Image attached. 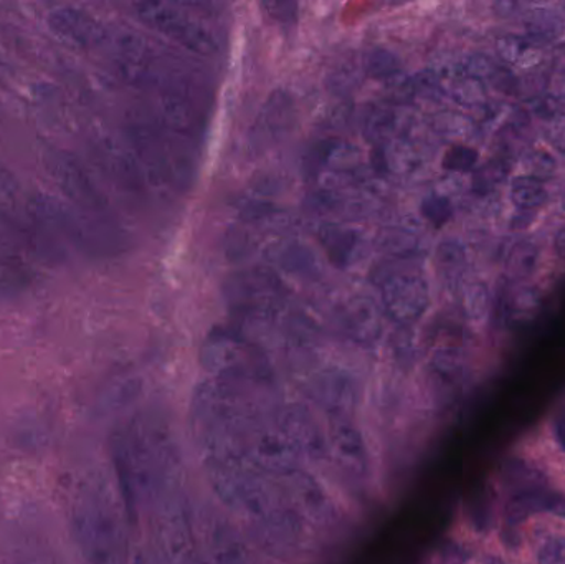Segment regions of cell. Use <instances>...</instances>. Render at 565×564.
Segmentation results:
<instances>
[{
  "mask_svg": "<svg viewBox=\"0 0 565 564\" xmlns=\"http://www.w3.org/2000/svg\"><path fill=\"white\" fill-rule=\"evenodd\" d=\"M76 540L88 564H126V540L115 503L103 490H85L73 510Z\"/></svg>",
  "mask_w": 565,
  "mask_h": 564,
  "instance_id": "1",
  "label": "cell"
},
{
  "mask_svg": "<svg viewBox=\"0 0 565 564\" xmlns=\"http://www.w3.org/2000/svg\"><path fill=\"white\" fill-rule=\"evenodd\" d=\"M136 15L156 32L181 43L192 52L212 55L217 52V42L211 30L188 12L169 2H138L135 6Z\"/></svg>",
  "mask_w": 565,
  "mask_h": 564,
  "instance_id": "2",
  "label": "cell"
},
{
  "mask_svg": "<svg viewBox=\"0 0 565 564\" xmlns=\"http://www.w3.org/2000/svg\"><path fill=\"white\" fill-rule=\"evenodd\" d=\"M49 162L50 171L55 175L56 182L72 199L73 204L82 209L83 214L105 224H115L108 204L79 162L70 158L66 152L50 156Z\"/></svg>",
  "mask_w": 565,
  "mask_h": 564,
  "instance_id": "3",
  "label": "cell"
},
{
  "mask_svg": "<svg viewBox=\"0 0 565 564\" xmlns=\"http://www.w3.org/2000/svg\"><path fill=\"white\" fill-rule=\"evenodd\" d=\"M382 305L385 313L395 323H415L430 307L427 281L414 275L391 278L382 288Z\"/></svg>",
  "mask_w": 565,
  "mask_h": 564,
  "instance_id": "4",
  "label": "cell"
},
{
  "mask_svg": "<svg viewBox=\"0 0 565 564\" xmlns=\"http://www.w3.org/2000/svg\"><path fill=\"white\" fill-rule=\"evenodd\" d=\"M49 25L56 36L82 49L103 45L109 39L108 30L98 19L76 7L53 10Z\"/></svg>",
  "mask_w": 565,
  "mask_h": 564,
  "instance_id": "5",
  "label": "cell"
},
{
  "mask_svg": "<svg viewBox=\"0 0 565 564\" xmlns=\"http://www.w3.org/2000/svg\"><path fill=\"white\" fill-rule=\"evenodd\" d=\"M282 285L264 270L245 272L228 280L227 297L234 307L262 310L280 300Z\"/></svg>",
  "mask_w": 565,
  "mask_h": 564,
  "instance_id": "6",
  "label": "cell"
},
{
  "mask_svg": "<svg viewBox=\"0 0 565 564\" xmlns=\"http://www.w3.org/2000/svg\"><path fill=\"white\" fill-rule=\"evenodd\" d=\"M291 115V102L288 96L282 93L271 96L255 123V129L252 131V146L257 149L267 148L288 128Z\"/></svg>",
  "mask_w": 565,
  "mask_h": 564,
  "instance_id": "7",
  "label": "cell"
},
{
  "mask_svg": "<svg viewBox=\"0 0 565 564\" xmlns=\"http://www.w3.org/2000/svg\"><path fill=\"white\" fill-rule=\"evenodd\" d=\"M524 32L533 43H551L565 33V20L556 10L537 7L524 13Z\"/></svg>",
  "mask_w": 565,
  "mask_h": 564,
  "instance_id": "8",
  "label": "cell"
},
{
  "mask_svg": "<svg viewBox=\"0 0 565 564\" xmlns=\"http://www.w3.org/2000/svg\"><path fill=\"white\" fill-rule=\"evenodd\" d=\"M511 517L524 520L533 513L550 512L565 517V499L550 492H526L511 503Z\"/></svg>",
  "mask_w": 565,
  "mask_h": 564,
  "instance_id": "9",
  "label": "cell"
},
{
  "mask_svg": "<svg viewBox=\"0 0 565 564\" xmlns=\"http://www.w3.org/2000/svg\"><path fill=\"white\" fill-rule=\"evenodd\" d=\"M498 53L504 62L510 65L521 66V68H530L537 65L541 58L540 49L536 43L527 40L526 36L508 35L500 36L497 43Z\"/></svg>",
  "mask_w": 565,
  "mask_h": 564,
  "instance_id": "10",
  "label": "cell"
},
{
  "mask_svg": "<svg viewBox=\"0 0 565 564\" xmlns=\"http://www.w3.org/2000/svg\"><path fill=\"white\" fill-rule=\"evenodd\" d=\"M345 321H348L349 331L359 341L374 340V338H377L379 331H381V318H379L374 305L367 300H359L355 304H351Z\"/></svg>",
  "mask_w": 565,
  "mask_h": 564,
  "instance_id": "11",
  "label": "cell"
},
{
  "mask_svg": "<svg viewBox=\"0 0 565 564\" xmlns=\"http://www.w3.org/2000/svg\"><path fill=\"white\" fill-rule=\"evenodd\" d=\"M540 291L533 287H518L507 300V318L514 324L534 320L541 310Z\"/></svg>",
  "mask_w": 565,
  "mask_h": 564,
  "instance_id": "12",
  "label": "cell"
},
{
  "mask_svg": "<svg viewBox=\"0 0 565 564\" xmlns=\"http://www.w3.org/2000/svg\"><path fill=\"white\" fill-rule=\"evenodd\" d=\"M510 199L521 211H534L546 204L547 191L537 179L518 175L511 182Z\"/></svg>",
  "mask_w": 565,
  "mask_h": 564,
  "instance_id": "13",
  "label": "cell"
},
{
  "mask_svg": "<svg viewBox=\"0 0 565 564\" xmlns=\"http://www.w3.org/2000/svg\"><path fill=\"white\" fill-rule=\"evenodd\" d=\"M319 238H321V245L324 247L326 254L334 264L344 265L348 262L355 244L352 232L338 227V225H328V227L322 228Z\"/></svg>",
  "mask_w": 565,
  "mask_h": 564,
  "instance_id": "14",
  "label": "cell"
},
{
  "mask_svg": "<svg viewBox=\"0 0 565 564\" xmlns=\"http://www.w3.org/2000/svg\"><path fill=\"white\" fill-rule=\"evenodd\" d=\"M537 260H540V248L533 242H518L508 255V274L516 280H523L536 270Z\"/></svg>",
  "mask_w": 565,
  "mask_h": 564,
  "instance_id": "15",
  "label": "cell"
},
{
  "mask_svg": "<svg viewBox=\"0 0 565 564\" xmlns=\"http://www.w3.org/2000/svg\"><path fill=\"white\" fill-rule=\"evenodd\" d=\"M451 96L460 105L481 106L487 103V86L481 79L458 72L451 85Z\"/></svg>",
  "mask_w": 565,
  "mask_h": 564,
  "instance_id": "16",
  "label": "cell"
},
{
  "mask_svg": "<svg viewBox=\"0 0 565 564\" xmlns=\"http://www.w3.org/2000/svg\"><path fill=\"white\" fill-rule=\"evenodd\" d=\"M521 168L526 172L524 175H527V178H534L543 182V179L551 178L556 172V161L546 151L531 149L521 159Z\"/></svg>",
  "mask_w": 565,
  "mask_h": 564,
  "instance_id": "17",
  "label": "cell"
},
{
  "mask_svg": "<svg viewBox=\"0 0 565 564\" xmlns=\"http://www.w3.org/2000/svg\"><path fill=\"white\" fill-rule=\"evenodd\" d=\"M465 310L473 321H483L490 311V294L481 281L468 285L465 290Z\"/></svg>",
  "mask_w": 565,
  "mask_h": 564,
  "instance_id": "18",
  "label": "cell"
},
{
  "mask_svg": "<svg viewBox=\"0 0 565 564\" xmlns=\"http://www.w3.org/2000/svg\"><path fill=\"white\" fill-rule=\"evenodd\" d=\"M478 155L477 149L470 146L455 145L448 149L444 158V168L451 172H468L477 166Z\"/></svg>",
  "mask_w": 565,
  "mask_h": 564,
  "instance_id": "19",
  "label": "cell"
},
{
  "mask_svg": "<svg viewBox=\"0 0 565 564\" xmlns=\"http://www.w3.org/2000/svg\"><path fill=\"white\" fill-rule=\"evenodd\" d=\"M508 168L504 162L491 161L487 162L483 168L475 172L473 184L478 192H490L497 189L507 178Z\"/></svg>",
  "mask_w": 565,
  "mask_h": 564,
  "instance_id": "20",
  "label": "cell"
},
{
  "mask_svg": "<svg viewBox=\"0 0 565 564\" xmlns=\"http://www.w3.org/2000/svg\"><path fill=\"white\" fill-rule=\"evenodd\" d=\"M438 264L448 277L460 275L465 267V252L457 242H445L438 248Z\"/></svg>",
  "mask_w": 565,
  "mask_h": 564,
  "instance_id": "21",
  "label": "cell"
},
{
  "mask_svg": "<svg viewBox=\"0 0 565 564\" xmlns=\"http://www.w3.org/2000/svg\"><path fill=\"white\" fill-rule=\"evenodd\" d=\"M422 214L435 227H441L451 217L450 201L447 198H440V195H430L422 204Z\"/></svg>",
  "mask_w": 565,
  "mask_h": 564,
  "instance_id": "22",
  "label": "cell"
},
{
  "mask_svg": "<svg viewBox=\"0 0 565 564\" xmlns=\"http://www.w3.org/2000/svg\"><path fill=\"white\" fill-rule=\"evenodd\" d=\"M537 564H565V536H546L537 549Z\"/></svg>",
  "mask_w": 565,
  "mask_h": 564,
  "instance_id": "23",
  "label": "cell"
},
{
  "mask_svg": "<svg viewBox=\"0 0 565 564\" xmlns=\"http://www.w3.org/2000/svg\"><path fill=\"white\" fill-rule=\"evenodd\" d=\"M544 132L551 145L565 155V113H554L546 119Z\"/></svg>",
  "mask_w": 565,
  "mask_h": 564,
  "instance_id": "24",
  "label": "cell"
},
{
  "mask_svg": "<svg viewBox=\"0 0 565 564\" xmlns=\"http://www.w3.org/2000/svg\"><path fill=\"white\" fill-rule=\"evenodd\" d=\"M262 7L268 10V15L281 23L295 22L296 13H298V6L292 2H267L262 3Z\"/></svg>",
  "mask_w": 565,
  "mask_h": 564,
  "instance_id": "25",
  "label": "cell"
},
{
  "mask_svg": "<svg viewBox=\"0 0 565 564\" xmlns=\"http://www.w3.org/2000/svg\"><path fill=\"white\" fill-rule=\"evenodd\" d=\"M554 439L565 453V407L554 419Z\"/></svg>",
  "mask_w": 565,
  "mask_h": 564,
  "instance_id": "26",
  "label": "cell"
},
{
  "mask_svg": "<svg viewBox=\"0 0 565 564\" xmlns=\"http://www.w3.org/2000/svg\"><path fill=\"white\" fill-rule=\"evenodd\" d=\"M554 247H556L557 255L565 260V227L557 232L554 238Z\"/></svg>",
  "mask_w": 565,
  "mask_h": 564,
  "instance_id": "27",
  "label": "cell"
},
{
  "mask_svg": "<svg viewBox=\"0 0 565 564\" xmlns=\"http://www.w3.org/2000/svg\"><path fill=\"white\" fill-rule=\"evenodd\" d=\"M559 88H561V92H563V93H564V95H565V76H564V78H563V79H561Z\"/></svg>",
  "mask_w": 565,
  "mask_h": 564,
  "instance_id": "28",
  "label": "cell"
},
{
  "mask_svg": "<svg viewBox=\"0 0 565 564\" xmlns=\"http://www.w3.org/2000/svg\"><path fill=\"white\" fill-rule=\"evenodd\" d=\"M490 564H504V562H501V560L493 558L490 560Z\"/></svg>",
  "mask_w": 565,
  "mask_h": 564,
  "instance_id": "29",
  "label": "cell"
},
{
  "mask_svg": "<svg viewBox=\"0 0 565 564\" xmlns=\"http://www.w3.org/2000/svg\"><path fill=\"white\" fill-rule=\"evenodd\" d=\"M563 207L565 209V191H564V194H563Z\"/></svg>",
  "mask_w": 565,
  "mask_h": 564,
  "instance_id": "30",
  "label": "cell"
},
{
  "mask_svg": "<svg viewBox=\"0 0 565 564\" xmlns=\"http://www.w3.org/2000/svg\"><path fill=\"white\" fill-rule=\"evenodd\" d=\"M565 7V6H564Z\"/></svg>",
  "mask_w": 565,
  "mask_h": 564,
  "instance_id": "31",
  "label": "cell"
}]
</instances>
